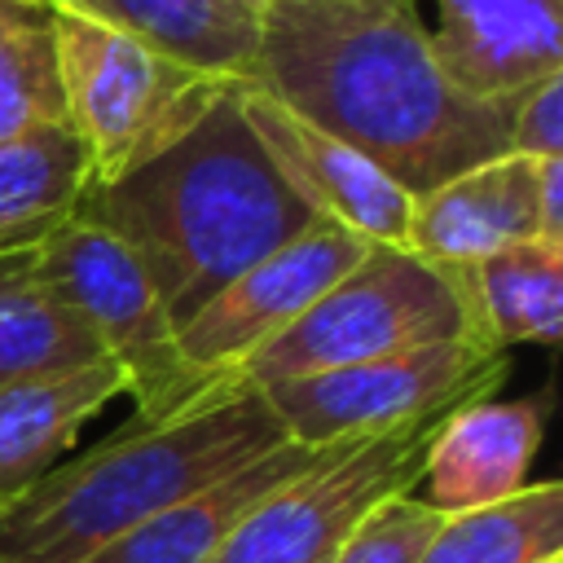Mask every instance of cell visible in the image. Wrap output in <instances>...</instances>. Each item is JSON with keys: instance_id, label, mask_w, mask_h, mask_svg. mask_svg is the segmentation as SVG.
Segmentation results:
<instances>
[{"instance_id": "obj_1", "label": "cell", "mask_w": 563, "mask_h": 563, "mask_svg": "<svg viewBox=\"0 0 563 563\" xmlns=\"http://www.w3.org/2000/svg\"><path fill=\"white\" fill-rule=\"evenodd\" d=\"M246 84L361 150L413 198L510 154L519 101L457 88L413 0H273Z\"/></svg>"}, {"instance_id": "obj_2", "label": "cell", "mask_w": 563, "mask_h": 563, "mask_svg": "<svg viewBox=\"0 0 563 563\" xmlns=\"http://www.w3.org/2000/svg\"><path fill=\"white\" fill-rule=\"evenodd\" d=\"M238 88H220L180 136L79 202L84 220L136 251L176 330L317 220L251 132Z\"/></svg>"}, {"instance_id": "obj_3", "label": "cell", "mask_w": 563, "mask_h": 563, "mask_svg": "<svg viewBox=\"0 0 563 563\" xmlns=\"http://www.w3.org/2000/svg\"><path fill=\"white\" fill-rule=\"evenodd\" d=\"M282 440L251 378H216L180 409L132 418L97 449L62 457L0 515V563H84Z\"/></svg>"}, {"instance_id": "obj_4", "label": "cell", "mask_w": 563, "mask_h": 563, "mask_svg": "<svg viewBox=\"0 0 563 563\" xmlns=\"http://www.w3.org/2000/svg\"><path fill=\"white\" fill-rule=\"evenodd\" d=\"M444 339L488 343L475 321L466 268H444L405 246H369L290 330L242 365V378L268 387Z\"/></svg>"}, {"instance_id": "obj_5", "label": "cell", "mask_w": 563, "mask_h": 563, "mask_svg": "<svg viewBox=\"0 0 563 563\" xmlns=\"http://www.w3.org/2000/svg\"><path fill=\"white\" fill-rule=\"evenodd\" d=\"M57 26V66L66 97V128L88 163V189H101L180 136L220 88L132 35L53 4Z\"/></svg>"}, {"instance_id": "obj_6", "label": "cell", "mask_w": 563, "mask_h": 563, "mask_svg": "<svg viewBox=\"0 0 563 563\" xmlns=\"http://www.w3.org/2000/svg\"><path fill=\"white\" fill-rule=\"evenodd\" d=\"M35 268L119 369L123 396L136 400L132 418H163L216 383L185 365L176 321L119 233L75 216L35 251Z\"/></svg>"}, {"instance_id": "obj_7", "label": "cell", "mask_w": 563, "mask_h": 563, "mask_svg": "<svg viewBox=\"0 0 563 563\" xmlns=\"http://www.w3.org/2000/svg\"><path fill=\"white\" fill-rule=\"evenodd\" d=\"M506 374V352L475 339H444L343 369L282 378L260 391L273 405L286 440L317 449L334 440L378 435L418 418L453 413L471 400L497 396Z\"/></svg>"}, {"instance_id": "obj_8", "label": "cell", "mask_w": 563, "mask_h": 563, "mask_svg": "<svg viewBox=\"0 0 563 563\" xmlns=\"http://www.w3.org/2000/svg\"><path fill=\"white\" fill-rule=\"evenodd\" d=\"M444 418L325 444L312 466L277 484L238 523L211 563H325L374 506L418 488L422 457Z\"/></svg>"}, {"instance_id": "obj_9", "label": "cell", "mask_w": 563, "mask_h": 563, "mask_svg": "<svg viewBox=\"0 0 563 563\" xmlns=\"http://www.w3.org/2000/svg\"><path fill=\"white\" fill-rule=\"evenodd\" d=\"M365 251L369 242H361L356 233L312 220L286 246L268 251L229 286H220L176 330L185 365L202 378L242 374V365L282 330H290L312 308V299L325 286H334Z\"/></svg>"}, {"instance_id": "obj_10", "label": "cell", "mask_w": 563, "mask_h": 563, "mask_svg": "<svg viewBox=\"0 0 563 563\" xmlns=\"http://www.w3.org/2000/svg\"><path fill=\"white\" fill-rule=\"evenodd\" d=\"M242 114L251 132L260 136L273 167L286 176V185L303 198V207L343 229L356 233L369 246H405L409 251V216L413 194L400 189L378 163H369L347 141L321 132L317 123L286 110L277 97H268L255 84L238 88Z\"/></svg>"}, {"instance_id": "obj_11", "label": "cell", "mask_w": 563, "mask_h": 563, "mask_svg": "<svg viewBox=\"0 0 563 563\" xmlns=\"http://www.w3.org/2000/svg\"><path fill=\"white\" fill-rule=\"evenodd\" d=\"M545 413L550 391L523 400L484 396L453 409L422 457V501L444 515H457L506 501L528 488V471L545 435Z\"/></svg>"}, {"instance_id": "obj_12", "label": "cell", "mask_w": 563, "mask_h": 563, "mask_svg": "<svg viewBox=\"0 0 563 563\" xmlns=\"http://www.w3.org/2000/svg\"><path fill=\"white\" fill-rule=\"evenodd\" d=\"M431 48L471 97H519L563 70V0H440Z\"/></svg>"}, {"instance_id": "obj_13", "label": "cell", "mask_w": 563, "mask_h": 563, "mask_svg": "<svg viewBox=\"0 0 563 563\" xmlns=\"http://www.w3.org/2000/svg\"><path fill=\"white\" fill-rule=\"evenodd\" d=\"M532 238H541L537 158L497 154L413 198L409 251L444 268H471L484 255Z\"/></svg>"}, {"instance_id": "obj_14", "label": "cell", "mask_w": 563, "mask_h": 563, "mask_svg": "<svg viewBox=\"0 0 563 563\" xmlns=\"http://www.w3.org/2000/svg\"><path fill=\"white\" fill-rule=\"evenodd\" d=\"M325 453V444H295L282 440L268 453L242 462L238 471L220 475L216 484L189 493L185 501L158 510L154 519L136 523L119 541L101 545L84 563H211L216 550L238 532V523L290 475L312 466Z\"/></svg>"}, {"instance_id": "obj_15", "label": "cell", "mask_w": 563, "mask_h": 563, "mask_svg": "<svg viewBox=\"0 0 563 563\" xmlns=\"http://www.w3.org/2000/svg\"><path fill=\"white\" fill-rule=\"evenodd\" d=\"M79 9L150 53L220 84H246L264 13L246 0H53Z\"/></svg>"}, {"instance_id": "obj_16", "label": "cell", "mask_w": 563, "mask_h": 563, "mask_svg": "<svg viewBox=\"0 0 563 563\" xmlns=\"http://www.w3.org/2000/svg\"><path fill=\"white\" fill-rule=\"evenodd\" d=\"M114 396H123L114 365L0 387V515L75 449L84 422Z\"/></svg>"}, {"instance_id": "obj_17", "label": "cell", "mask_w": 563, "mask_h": 563, "mask_svg": "<svg viewBox=\"0 0 563 563\" xmlns=\"http://www.w3.org/2000/svg\"><path fill=\"white\" fill-rule=\"evenodd\" d=\"M88 194V163L70 128L0 141V260L35 255Z\"/></svg>"}, {"instance_id": "obj_18", "label": "cell", "mask_w": 563, "mask_h": 563, "mask_svg": "<svg viewBox=\"0 0 563 563\" xmlns=\"http://www.w3.org/2000/svg\"><path fill=\"white\" fill-rule=\"evenodd\" d=\"M110 365L88 325L40 277L35 255L0 260V387Z\"/></svg>"}, {"instance_id": "obj_19", "label": "cell", "mask_w": 563, "mask_h": 563, "mask_svg": "<svg viewBox=\"0 0 563 563\" xmlns=\"http://www.w3.org/2000/svg\"><path fill=\"white\" fill-rule=\"evenodd\" d=\"M479 334L493 347L559 343L563 334V242H515L466 268Z\"/></svg>"}, {"instance_id": "obj_20", "label": "cell", "mask_w": 563, "mask_h": 563, "mask_svg": "<svg viewBox=\"0 0 563 563\" xmlns=\"http://www.w3.org/2000/svg\"><path fill=\"white\" fill-rule=\"evenodd\" d=\"M418 563H563V484L541 479L506 501L444 515Z\"/></svg>"}, {"instance_id": "obj_21", "label": "cell", "mask_w": 563, "mask_h": 563, "mask_svg": "<svg viewBox=\"0 0 563 563\" xmlns=\"http://www.w3.org/2000/svg\"><path fill=\"white\" fill-rule=\"evenodd\" d=\"M62 123H66V97H62L53 4L0 0V141Z\"/></svg>"}, {"instance_id": "obj_22", "label": "cell", "mask_w": 563, "mask_h": 563, "mask_svg": "<svg viewBox=\"0 0 563 563\" xmlns=\"http://www.w3.org/2000/svg\"><path fill=\"white\" fill-rule=\"evenodd\" d=\"M440 523L444 510L427 506L422 497H391L374 506L325 563H418Z\"/></svg>"}, {"instance_id": "obj_23", "label": "cell", "mask_w": 563, "mask_h": 563, "mask_svg": "<svg viewBox=\"0 0 563 563\" xmlns=\"http://www.w3.org/2000/svg\"><path fill=\"white\" fill-rule=\"evenodd\" d=\"M510 154L563 158V70L519 92L510 114Z\"/></svg>"}, {"instance_id": "obj_24", "label": "cell", "mask_w": 563, "mask_h": 563, "mask_svg": "<svg viewBox=\"0 0 563 563\" xmlns=\"http://www.w3.org/2000/svg\"><path fill=\"white\" fill-rule=\"evenodd\" d=\"M246 4H251V9H260V13H264V9H268V4H273V0H246Z\"/></svg>"}, {"instance_id": "obj_25", "label": "cell", "mask_w": 563, "mask_h": 563, "mask_svg": "<svg viewBox=\"0 0 563 563\" xmlns=\"http://www.w3.org/2000/svg\"><path fill=\"white\" fill-rule=\"evenodd\" d=\"M44 4H53V0H44Z\"/></svg>"}]
</instances>
